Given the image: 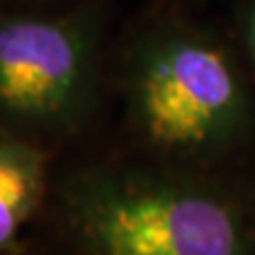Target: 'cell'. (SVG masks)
I'll use <instances>...</instances> for the list:
<instances>
[{
  "mask_svg": "<svg viewBox=\"0 0 255 255\" xmlns=\"http://www.w3.org/2000/svg\"><path fill=\"white\" fill-rule=\"evenodd\" d=\"M13 255H28V251H19V249H17V251H15Z\"/></svg>",
  "mask_w": 255,
  "mask_h": 255,
  "instance_id": "obj_6",
  "label": "cell"
},
{
  "mask_svg": "<svg viewBox=\"0 0 255 255\" xmlns=\"http://www.w3.org/2000/svg\"><path fill=\"white\" fill-rule=\"evenodd\" d=\"M124 92L138 140L162 164L181 168L226 147L245 113L232 62L185 26L151 30L132 47Z\"/></svg>",
  "mask_w": 255,
  "mask_h": 255,
  "instance_id": "obj_2",
  "label": "cell"
},
{
  "mask_svg": "<svg viewBox=\"0 0 255 255\" xmlns=\"http://www.w3.org/2000/svg\"><path fill=\"white\" fill-rule=\"evenodd\" d=\"M98 32L83 15H0V128L47 149L98 94Z\"/></svg>",
  "mask_w": 255,
  "mask_h": 255,
  "instance_id": "obj_3",
  "label": "cell"
},
{
  "mask_svg": "<svg viewBox=\"0 0 255 255\" xmlns=\"http://www.w3.org/2000/svg\"><path fill=\"white\" fill-rule=\"evenodd\" d=\"M49 191L47 149L0 128V255L19 249L23 228Z\"/></svg>",
  "mask_w": 255,
  "mask_h": 255,
  "instance_id": "obj_4",
  "label": "cell"
},
{
  "mask_svg": "<svg viewBox=\"0 0 255 255\" xmlns=\"http://www.w3.org/2000/svg\"><path fill=\"white\" fill-rule=\"evenodd\" d=\"M247 43H249V51H251V60L255 64V2L249 11V19H247Z\"/></svg>",
  "mask_w": 255,
  "mask_h": 255,
  "instance_id": "obj_5",
  "label": "cell"
},
{
  "mask_svg": "<svg viewBox=\"0 0 255 255\" xmlns=\"http://www.w3.org/2000/svg\"><path fill=\"white\" fill-rule=\"evenodd\" d=\"M77 255H251L241 209L181 166L96 164L58 191Z\"/></svg>",
  "mask_w": 255,
  "mask_h": 255,
  "instance_id": "obj_1",
  "label": "cell"
}]
</instances>
